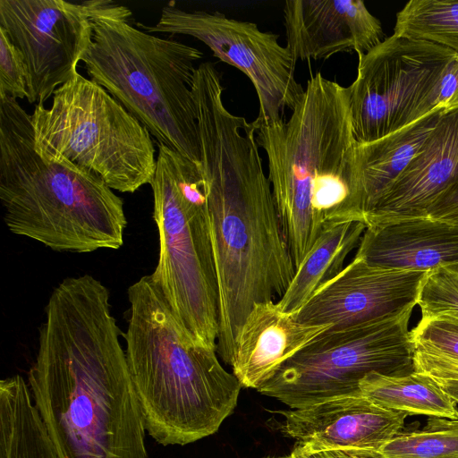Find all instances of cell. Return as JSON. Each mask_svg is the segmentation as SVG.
Wrapping results in <instances>:
<instances>
[{"instance_id":"1","label":"cell","mask_w":458,"mask_h":458,"mask_svg":"<svg viewBox=\"0 0 458 458\" xmlns=\"http://www.w3.org/2000/svg\"><path fill=\"white\" fill-rule=\"evenodd\" d=\"M123 335L94 276L50 294L27 382L59 458H148Z\"/></svg>"},{"instance_id":"2","label":"cell","mask_w":458,"mask_h":458,"mask_svg":"<svg viewBox=\"0 0 458 458\" xmlns=\"http://www.w3.org/2000/svg\"><path fill=\"white\" fill-rule=\"evenodd\" d=\"M216 69L196 72L200 167L219 297L216 352L230 364L236 335L257 302L281 298L295 267L266 175L255 126L223 101Z\"/></svg>"},{"instance_id":"3","label":"cell","mask_w":458,"mask_h":458,"mask_svg":"<svg viewBox=\"0 0 458 458\" xmlns=\"http://www.w3.org/2000/svg\"><path fill=\"white\" fill-rule=\"evenodd\" d=\"M287 122L259 123L268 181L295 270L328 222H362L347 87L311 76ZM365 224V223H364Z\"/></svg>"},{"instance_id":"4","label":"cell","mask_w":458,"mask_h":458,"mask_svg":"<svg viewBox=\"0 0 458 458\" xmlns=\"http://www.w3.org/2000/svg\"><path fill=\"white\" fill-rule=\"evenodd\" d=\"M128 300L123 337L146 431L163 445L213 435L237 405L239 380L177 319L150 276L129 287Z\"/></svg>"},{"instance_id":"5","label":"cell","mask_w":458,"mask_h":458,"mask_svg":"<svg viewBox=\"0 0 458 458\" xmlns=\"http://www.w3.org/2000/svg\"><path fill=\"white\" fill-rule=\"evenodd\" d=\"M0 199L14 234L55 251L118 250L127 219L123 199L98 176L41 157L29 114L0 98Z\"/></svg>"},{"instance_id":"6","label":"cell","mask_w":458,"mask_h":458,"mask_svg":"<svg viewBox=\"0 0 458 458\" xmlns=\"http://www.w3.org/2000/svg\"><path fill=\"white\" fill-rule=\"evenodd\" d=\"M131 14L114 3L92 19L91 42L81 57L84 68L157 143L200 164L192 85L195 63L203 53L133 27Z\"/></svg>"},{"instance_id":"7","label":"cell","mask_w":458,"mask_h":458,"mask_svg":"<svg viewBox=\"0 0 458 458\" xmlns=\"http://www.w3.org/2000/svg\"><path fill=\"white\" fill-rule=\"evenodd\" d=\"M150 186L158 231L157 265L149 275L177 319L216 349L219 297L200 164L157 143Z\"/></svg>"},{"instance_id":"8","label":"cell","mask_w":458,"mask_h":458,"mask_svg":"<svg viewBox=\"0 0 458 458\" xmlns=\"http://www.w3.org/2000/svg\"><path fill=\"white\" fill-rule=\"evenodd\" d=\"M35 148L100 177L113 191L149 184L157 158L152 135L102 86L78 72L55 89L49 107L30 114Z\"/></svg>"},{"instance_id":"9","label":"cell","mask_w":458,"mask_h":458,"mask_svg":"<svg viewBox=\"0 0 458 458\" xmlns=\"http://www.w3.org/2000/svg\"><path fill=\"white\" fill-rule=\"evenodd\" d=\"M411 310L389 318L331 327L289 359L258 391L291 409L360 395L369 373L403 376L413 369Z\"/></svg>"},{"instance_id":"10","label":"cell","mask_w":458,"mask_h":458,"mask_svg":"<svg viewBox=\"0 0 458 458\" xmlns=\"http://www.w3.org/2000/svg\"><path fill=\"white\" fill-rule=\"evenodd\" d=\"M457 53L437 43L394 33L358 55L355 81L347 87L355 139L379 140L436 109L432 95Z\"/></svg>"},{"instance_id":"11","label":"cell","mask_w":458,"mask_h":458,"mask_svg":"<svg viewBox=\"0 0 458 458\" xmlns=\"http://www.w3.org/2000/svg\"><path fill=\"white\" fill-rule=\"evenodd\" d=\"M148 33L193 37L214 56L242 72L252 82L259 103L256 122L282 121L293 111L304 89L294 77L296 61L279 36L259 29L256 23L228 18L219 12L186 11L170 2L154 26L138 24Z\"/></svg>"},{"instance_id":"12","label":"cell","mask_w":458,"mask_h":458,"mask_svg":"<svg viewBox=\"0 0 458 458\" xmlns=\"http://www.w3.org/2000/svg\"><path fill=\"white\" fill-rule=\"evenodd\" d=\"M113 4L111 1L0 0V28L23 60L30 103L44 105L77 72L91 42L92 19Z\"/></svg>"},{"instance_id":"13","label":"cell","mask_w":458,"mask_h":458,"mask_svg":"<svg viewBox=\"0 0 458 458\" xmlns=\"http://www.w3.org/2000/svg\"><path fill=\"white\" fill-rule=\"evenodd\" d=\"M428 271L369 265L354 257L299 310V321L344 327L400 316L417 305Z\"/></svg>"},{"instance_id":"14","label":"cell","mask_w":458,"mask_h":458,"mask_svg":"<svg viewBox=\"0 0 458 458\" xmlns=\"http://www.w3.org/2000/svg\"><path fill=\"white\" fill-rule=\"evenodd\" d=\"M283 433L304 451H344L373 458L403 428L408 416L383 408L362 394L327 400L281 411Z\"/></svg>"},{"instance_id":"15","label":"cell","mask_w":458,"mask_h":458,"mask_svg":"<svg viewBox=\"0 0 458 458\" xmlns=\"http://www.w3.org/2000/svg\"><path fill=\"white\" fill-rule=\"evenodd\" d=\"M283 12L286 47L296 62L360 55L385 39L381 22L360 0H289Z\"/></svg>"},{"instance_id":"16","label":"cell","mask_w":458,"mask_h":458,"mask_svg":"<svg viewBox=\"0 0 458 458\" xmlns=\"http://www.w3.org/2000/svg\"><path fill=\"white\" fill-rule=\"evenodd\" d=\"M458 168V107L446 110L396 180L365 214L367 227L428 216Z\"/></svg>"},{"instance_id":"17","label":"cell","mask_w":458,"mask_h":458,"mask_svg":"<svg viewBox=\"0 0 458 458\" xmlns=\"http://www.w3.org/2000/svg\"><path fill=\"white\" fill-rule=\"evenodd\" d=\"M332 327L309 325L297 313L284 311L275 301L253 305L234 343L230 362L242 387L259 389L280 367Z\"/></svg>"},{"instance_id":"18","label":"cell","mask_w":458,"mask_h":458,"mask_svg":"<svg viewBox=\"0 0 458 458\" xmlns=\"http://www.w3.org/2000/svg\"><path fill=\"white\" fill-rule=\"evenodd\" d=\"M355 256L392 269L458 268V225L426 216L367 227Z\"/></svg>"},{"instance_id":"19","label":"cell","mask_w":458,"mask_h":458,"mask_svg":"<svg viewBox=\"0 0 458 458\" xmlns=\"http://www.w3.org/2000/svg\"><path fill=\"white\" fill-rule=\"evenodd\" d=\"M445 111L436 109L379 140L356 142L354 174L364 216L417 154Z\"/></svg>"},{"instance_id":"20","label":"cell","mask_w":458,"mask_h":458,"mask_svg":"<svg viewBox=\"0 0 458 458\" xmlns=\"http://www.w3.org/2000/svg\"><path fill=\"white\" fill-rule=\"evenodd\" d=\"M366 230L362 222H328L295 270L284 295L277 301L284 311L298 313L317 290L337 276L347 256L357 247Z\"/></svg>"},{"instance_id":"21","label":"cell","mask_w":458,"mask_h":458,"mask_svg":"<svg viewBox=\"0 0 458 458\" xmlns=\"http://www.w3.org/2000/svg\"><path fill=\"white\" fill-rule=\"evenodd\" d=\"M0 458H59L20 375L0 381Z\"/></svg>"},{"instance_id":"22","label":"cell","mask_w":458,"mask_h":458,"mask_svg":"<svg viewBox=\"0 0 458 458\" xmlns=\"http://www.w3.org/2000/svg\"><path fill=\"white\" fill-rule=\"evenodd\" d=\"M359 386L363 396L386 409L408 415L458 419L457 403L431 378L415 371L403 376L372 372Z\"/></svg>"},{"instance_id":"23","label":"cell","mask_w":458,"mask_h":458,"mask_svg":"<svg viewBox=\"0 0 458 458\" xmlns=\"http://www.w3.org/2000/svg\"><path fill=\"white\" fill-rule=\"evenodd\" d=\"M411 334L414 371L431 378L458 403V319L421 318Z\"/></svg>"},{"instance_id":"24","label":"cell","mask_w":458,"mask_h":458,"mask_svg":"<svg viewBox=\"0 0 458 458\" xmlns=\"http://www.w3.org/2000/svg\"><path fill=\"white\" fill-rule=\"evenodd\" d=\"M394 33L431 41L458 54V1L411 0L396 13Z\"/></svg>"},{"instance_id":"25","label":"cell","mask_w":458,"mask_h":458,"mask_svg":"<svg viewBox=\"0 0 458 458\" xmlns=\"http://www.w3.org/2000/svg\"><path fill=\"white\" fill-rule=\"evenodd\" d=\"M373 458H458V419L428 417L421 428H403Z\"/></svg>"},{"instance_id":"26","label":"cell","mask_w":458,"mask_h":458,"mask_svg":"<svg viewBox=\"0 0 458 458\" xmlns=\"http://www.w3.org/2000/svg\"><path fill=\"white\" fill-rule=\"evenodd\" d=\"M421 318L447 317L458 319V268L429 271L418 297Z\"/></svg>"},{"instance_id":"27","label":"cell","mask_w":458,"mask_h":458,"mask_svg":"<svg viewBox=\"0 0 458 458\" xmlns=\"http://www.w3.org/2000/svg\"><path fill=\"white\" fill-rule=\"evenodd\" d=\"M24 98L27 97V81L23 60L0 28V98Z\"/></svg>"},{"instance_id":"28","label":"cell","mask_w":458,"mask_h":458,"mask_svg":"<svg viewBox=\"0 0 458 458\" xmlns=\"http://www.w3.org/2000/svg\"><path fill=\"white\" fill-rule=\"evenodd\" d=\"M434 108L458 107V54L444 68L432 95Z\"/></svg>"},{"instance_id":"29","label":"cell","mask_w":458,"mask_h":458,"mask_svg":"<svg viewBox=\"0 0 458 458\" xmlns=\"http://www.w3.org/2000/svg\"><path fill=\"white\" fill-rule=\"evenodd\" d=\"M428 216L458 225V168L450 183L428 208Z\"/></svg>"},{"instance_id":"30","label":"cell","mask_w":458,"mask_h":458,"mask_svg":"<svg viewBox=\"0 0 458 458\" xmlns=\"http://www.w3.org/2000/svg\"><path fill=\"white\" fill-rule=\"evenodd\" d=\"M285 458H360L358 455L344 451H304L294 447Z\"/></svg>"}]
</instances>
